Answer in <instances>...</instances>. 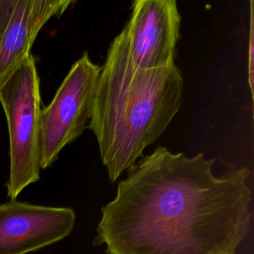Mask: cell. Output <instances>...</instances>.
Returning a JSON list of instances; mask_svg holds the SVG:
<instances>
[{
  "label": "cell",
  "mask_w": 254,
  "mask_h": 254,
  "mask_svg": "<svg viewBox=\"0 0 254 254\" xmlns=\"http://www.w3.org/2000/svg\"><path fill=\"white\" fill-rule=\"evenodd\" d=\"M160 146L142 156L101 208L95 245L106 254H238L252 225L248 168Z\"/></svg>",
  "instance_id": "6da1fadb"
},
{
  "label": "cell",
  "mask_w": 254,
  "mask_h": 254,
  "mask_svg": "<svg viewBox=\"0 0 254 254\" xmlns=\"http://www.w3.org/2000/svg\"><path fill=\"white\" fill-rule=\"evenodd\" d=\"M184 78L175 64L136 67L123 35L110 43L97 80L89 128L102 164L114 183L165 132L181 108Z\"/></svg>",
  "instance_id": "7a4b0ae2"
},
{
  "label": "cell",
  "mask_w": 254,
  "mask_h": 254,
  "mask_svg": "<svg viewBox=\"0 0 254 254\" xmlns=\"http://www.w3.org/2000/svg\"><path fill=\"white\" fill-rule=\"evenodd\" d=\"M0 103L9 133L7 195L16 199L25 188L40 180L41 173L40 77L32 54L0 86Z\"/></svg>",
  "instance_id": "3957f363"
},
{
  "label": "cell",
  "mask_w": 254,
  "mask_h": 254,
  "mask_svg": "<svg viewBox=\"0 0 254 254\" xmlns=\"http://www.w3.org/2000/svg\"><path fill=\"white\" fill-rule=\"evenodd\" d=\"M100 68L84 52L71 65L51 103L41 109V170L52 166L61 151L87 127Z\"/></svg>",
  "instance_id": "277c9868"
},
{
  "label": "cell",
  "mask_w": 254,
  "mask_h": 254,
  "mask_svg": "<svg viewBox=\"0 0 254 254\" xmlns=\"http://www.w3.org/2000/svg\"><path fill=\"white\" fill-rule=\"evenodd\" d=\"M182 16L175 0H135L121 31L133 65L144 69L175 65Z\"/></svg>",
  "instance_id": "5b68a950"
},
{
  "label": "cell",
  "mask_w": 254,
  "mask_h": 254,
  "mask_svg": "<svg viewBox=\"0 0 254 254\" xmlns=\"http://www.w3.org/2000/svg\"><path fill=\"white\" fill-rule=\"evenodd\" d=\"M75 213L65 206H46L10 199L0 203V254H28L68 236Z\"/></svg>",
  "instance_id": "8992f818"
},
{
  "label": "cell",
  "mask_w": 254,
  "mask_h": 254,
  "mask_svg": "<svg viewBox=\"0 0 254 254\" xmlns=\"http://www.w3.org/2000/svg\"><path fill=\"white\" fill-rule=\"evenodd\" d=\"M70 0H0V86L31 54L44 25L62 16Z\"/></svg>",
  "instance_id": "52a82bcc"
},
{
  "label": "cell",
  "mask_w": 254,
  "mask_h": 254,
  "mask_svg": "<svg viewBox=\"0 0 254 254\" xmlns=\"http://www.w3.org/2000/svg\"><path fill=\"white\" fill-rule=\"evenodd\" d=\"M253 2H250V24H249V40H248V84L251 96L253 97Z\"/></svg>",
  "instance_id": "ba28073f"
}]
</instances>
